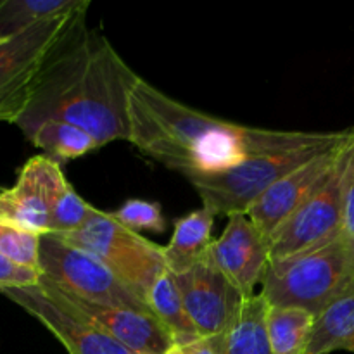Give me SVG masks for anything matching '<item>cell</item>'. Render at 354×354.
<instances>
[{"label": "cell", "instance_id": "12", "mask_svg": "<svg viewBox=\"0 0 354 354\" xmlns=\"http://www.w3.org/2000/svg\"><path fill=\"white\" fill-rule=\"evenodd\" d=\"M0 294L37 318L69 354H131L116 341L55 301L40 286L7 287Z\"/></svg>", "mask_w": 354, "mask_h": 354}, {"label": "cell", "instance_id": "19", "mask_svg": "<svg viewBox=\"0 0 354 354\" xmlns=\"http://www.w3.org/2000/svg\"><path fill=\"white\" fill-rule=\"evenodd\" d=\"M90 7V0H0V38L14 37L35 24Z\"/></svg>", "mask_w": 354, "mask_h": 354}, {"label": "cell", "instance_id": "10", "mask_svg": "<svg viewBox=\"0 0 354 354\" xmlns=\"http://www.w3.org/2000/svg\"><path fill=\"white\" fill-rule=\"evenodd\" d=\"M38 286L50 294L55 301L88 322L100 332L133 354H166L175 346L169 332L159 324L158 318L144 311L130 308L106 306L90 303L68 290L59 289L45 277H40Z\"/></svg>", "mask_w": 354, "mask_h": 354}, {"label": "cell", "instance_id": "1", "mask_svg": "<svg viewBox=\"0 0 354 354\" xmlns=\"http://www.w3.org/2000/svg\"><path fill=\"white\" fill-rule=\"evenodd\" d=\"M78 16L33 82L30 100L16 121L24 137L44 121L75 124L100 147L130 142V93L140 76L109 40Z\"/></svg>", "mask_w": 354, "mask_h": 354}, {"label": "cell", "instance_id": "28", "mask_svg": "<svg viewBox=\"0 0 354 354\" xmlns=\"http://www.w3.org/2000/svg\"><path fill=\"white\" fill-rule=\"evenodd\" d=\"M166 354H185V353H183V349L180 348V346H173V348L169 349V351Z\"/></svg>", "mask_w": 354, "mask_h": 354}, {"label": "cell", "instance_id": "11", "mask_svg": "<svg viewBox=\"0 0 354 354\" xmlns=\"http://www.w3.org/2000/svg\"><path fill=\"white\" fill-rule=\"evenodd\" d=\"M86 9L50 17L14 37L0 38V99L30 97L45 61Z\"/></svg>", "mask_w": 354, "mask_h": 354}, {"label": "cell", "instance_id": "26", "mask_svg": "<svg viewBox=\"0 0 354 354\" xmlns=\"http://www.w3.org/2000/svg\"><path fill=\"white\" fill-rule=\"evenodd\" d=\"M28 100H30V97L26 95L3 97V99H0V121L16 124V121L23 114L24 107L28 106Z\"/></svg>", "mask_w": 354, "mask_h": 354}, {"label": "cell", "instance_id": "5", "mask_svg": "<svg viewBox=\"0 0 354 354\" xmlns=\"http://www.w3.org/2000/svg\"><path fill=\"white\" fill-rule=\"evenodd\" d=\"M342 131H330L327 140L296 151L275 152L248 158L235 168L213 176H201L190 180L199 194L203 206L209 207L214 214H248L256 201L282 176L299 168L311 158L342 137Z\"/></svg>", "mask_w": 354, "mask_h": 354}, {"label": "cell", "instance_id": "23", "mask_svg": "<svg viewBox=\"0 0 354 354\" xmlns=\"http://www.w3.org/2000/svg\"><path fill=\"white\" fill-rule=\"evenodd\" d=\"M111 216L130 230H151L156 234H161L166 228L165 216H162L161 206L152 201L130 199L121 204L116 211L111 213Z\"/></svg>", "mask_w": 354, "mask_h": 354}, {"label": "cell", "instance_id": "22", "mask_svg": "<svg viewBox=\"0 0 354 354\" xmlns=\"http://www.w3.org/2000/svg\"><path fill=\"white\" fill-rule=\"evenodd\" d=\"M40 237L41 235L33 234V232L0 221V254L6 256L16 265L40 272V265H38Z\"/></svg>", "mask_w": 354, "mask_h": 354}, {"label": "cell", "instance_id": "24", "mask_svg": "<svg viewBox=\"0 0 354 354\" xmlns=\"http://www.w3.org/2000/svg\"><path fill=\"white\" fill-rule=\"evenodd\" d=\"M342 237L354 254V138L349 152L348 169L344 182V206H342Z\"/></svg>", "mask_w": 354, "mask_h": 354}, {"label": "cell", "instance_id": "25", "mask_svg": "<svg viewBox=\"0 0 354 354\" xmlns=\"http://www.w3.org/2000/svg\"><path fill=\"white\" fill-rule=\"evenodd\" d=\"M41 273L38 270L16 265L14 261L0 254V289L7 287H30L40 282Z\"/></svg>", "mask_w": 354, "mask_h": 354}, {"label": "cell", "instance_id": "29", "mask_svg": "<svg viewBox=\"0 0 354 354\" xmlns=\"http://www.w3.org/2000/svg\"><path fill=\"white\" fill-rule=\"evenodd\" d=\"M3 192H6V189H3V187H0V196H2Z\"/></svg>", "mask_w": 354, "mask_h": 354}, {"label": "cell", "instance_id": "20", "mask_svg": "<svg viewBox=\"0 0 354 354\" xmlns=\"http://www.w3.org/2000/svg\"><path fill=\"white\" fill-rule=\"evenodd\" d=\"M317 317L296 306H272L266 315L273 354H306Z\"/></svg>", "mask_w": 354, "mask_h": 354}, {"label": "cell", "instance_id": "16", "mask_svg": "<svg viewBox=\"0 0 354 354\" xmlns=\"http://www.w3.org/2000/svg\"><path fill=\"white\" fill-rule=\"evenodd\" d=\"M216 214L209 207L203 206L175 221L171 241L162 248L166 268L173 275L189 272L203 261L213 244L211 230Z\"/></svg>", "mask_w": 354, "mask_h": 354}, {"label": "cell", "instance_id": "17", "mask_svg": "<svg viewBox=\"0 0 354 354\" xmlns=\"http://www.w3.org/2000/svg\"><path fill=\"white\" fill-rule=\"evenodd\" d=\"M147 306L159 324L169 332L175 346L182 348L201 339L183 306L175 275L169 270H166L149 290Z\"/></svg>", "mask_w": 354, "mask_h": 354}, {"label": "cell", "instance_id": "9", "mask_svg": "<svg viewBox=\"0 0 354 354\" xmlns=\"http://www.w3.org/2000/svg\"><path fill=\"white\" fill-rule=\"evenodd\" d=\"M354 137V127L346 128L342 137L320 154L311 158L299 168L292 169L286 176L273 183L254 206L248 211V216L254 227L270 239V235L297 209L303 206L322 185L328 180L337 166L339 159L346 152Z\"/></svg>", "mask_w": 354, "mask_h": 354}, {"label": "cell", "instance_id": "15", "mask_svg": "<svg viewBox=\"0 0 354 354\" xmlns=\"http://www.w3.org/2000/svg\"><path fill=\"white\" fill-rule=\"evenodd\" d=\"M268 308L261 292L245 297L227 328L209 337L216 354H273L266 325Z\"/></svg>", "mask_w": 354, "mask_h": 354}, {"label": "cell", "instance_id": "4", "mask_svg": "<svg viewBox=\"0 0 354 354\" xmlns=\"http://www.w3.org/2000/svg\"><path fill=\"white\" fill-rule=\"evenodd\" d=\"M55 237L104 263L118 279L145 299V303L156 280L168 270L161 245L123 227L111 213L95 207L82 228Z\"/></svg>", "mask_w": 354, "mask_h": 354}, {"label": "cell", "instance_id": "3", "mask_svg": "<svg viewBox=\"0 0 354 354\" xmlns=\"http://www.w3.org/2000/svg\"><path fill=\"white\" fill-rule=\"evenodd\" d=\"M272 306H296L318 317L354 294V254L339 237L324 248L270 263L261 290Z\"/></svg>", "mask_w": 354, "mask_h": 354}, {"label": "cell", "instance_id": "13", "mask_svg": "<svg viewBox=\"0 0 354 354\" xmlns=\"http://www.w3.org/2000/svg\"><path fill=\"white\" fill-rule=\"evenodd\" d=\"M175 280L201 339L221 334L245 299L207 256L189 272L175 275Z\"/></svg>", "mask_w": 354, "mask_h": 354}, {"label": "cell", "instance_id": "7", "mask_svg": "<svg viewBox=\"0 0 354 354\" xmlns=\"http://www.w3.org/2000/svg\"><path fill=\"white\" fill-rule=\"evenodd\" d=\"M351 145L353 140L327 182L270 235V263L324 248L341 237L346 169Z\"/></svg>", "mask_w": 354, "mask_h": 354}, {"label": "cell", "instance_id": "27", "mask_svg": "<svg viewBox=\"0 0 354 354\" xmlns=\"http://www.w3.org/2000/svg\"><path fill=\"white\" fill-rule=\"evenodd\" d=\"M185 354H216V351L211 346L209 339H199V341L192 342V344L182 346Z\"/></svg>", "mask_w": 354, "mask_h": 354}, {"label": "cell", "instance_id": "21", "mask_svg": "<svg viewBox=\"0 0 354 354\" xmlns=\"http://www.w3.org/2000/svg\"><path fill=\"white\" fill-rule=\"evenodd\" d=\"M26 138L54 161L82 158L100 149L99 142L92 135L75 124L62 121H44L33 128Z\"/></svg>", "mask_w": 354, "mask_h": 354}, {"label": "cell", "instance_id": "6", "mask_svg": "<svg viewBox=\"0 0 354 354\" xmlns=\"http://www.w3.org/2000/svg\"><path fill=\"white\" fill-rule=\"evenodd\" d=\"M38 265L41 277L48 282L82 299L152 315L145 299L118 279L104 263L55 235L40 237Z\"/></svg>", "mask_w": 354, "mask_h": 354}, {"label": "cell", "instance_id": "14", "mask_svg": "<svg viewBox=\"0 0 354 354\" xmlns=\"http://www.w3.org/2000/svg\"><path fill=\"white\" fill-rule=\"evenodd\" d=\"M207 258L242 296L251 297L258 294L270 266L268 239L248 214H232L220 239L209 245Z\"/></svg>", "mask_w": 354, "mask_h": 354}, {"label": "cell", "instance_id": "8", "mask_svg": "<svg viewBox=\"0 0 354 354\" xmlns=\"http://www.w3.org/2000/svg\"><path fill=\"white\" fill-rule=\"evenodd\" d=\"M71 189L57 161L35 156L24 162L16 185L0 196V221L37 235L50 234L55 209Z\"/></svg>", "mask_w": 354, "mask_h": 354}, {"label": "cell", "instance_id": "2", "mask_svg": "<svg viewBox=\"0 0 354 354\" xmlns=\"http://www.w3.org/2000/svg\"><path fill=\"white\" fill-rule=\"evenodd\" d=\"M330 131L244 127L185 106L145 80L130 93V142L187 180L213 176L248 158L296 151L327 140Z\"/></svg>", "mask_w": 354, "mask_h": 354}, {"label": "cell", "instance_id": "18", "mask_svg": "<svg viewBox=\"0 0 354 354\" xmlns=\"http://www.w3.org/2000/svg\"><path fill=\"white\" fill-rule=\"evenodd\" d=\"M354 353V294L318 315L306 354Z\"/></svg>", "mask_w": 354, "mask_h": 354}, {"label": "cell", "instance_id": "30", "mask_svg": "<svg viewBox=\"0 0 354 354\" xmlns=\"http://www.w3.org/2000/svg\"><path fill=\"white\" fill-rule=\"evenodd\" d=\"M131 354H133V353H131Z\"/></svg>", "mask_w": 354, "mask_h": 354}]
</instances>
